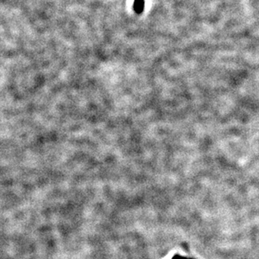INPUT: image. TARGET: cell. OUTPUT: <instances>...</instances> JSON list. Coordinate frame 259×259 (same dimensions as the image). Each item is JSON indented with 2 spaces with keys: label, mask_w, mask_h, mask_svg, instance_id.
<instances>
[{
  "label": "cell",
  "mask_w": 259,
  "mask_h": 259,
  "mask_svg": "<svg viewBox=\"0 0 259 259\" xmlns=\"http://www.w3.org/2000/svg\"><path fill=\"white\" fill-rule=\"evenodd\" d=\"M143 8V0H136L135 2V9L137 12H142Z\"/></svg>",
  "instance_id": "1"
}]
</instances>
